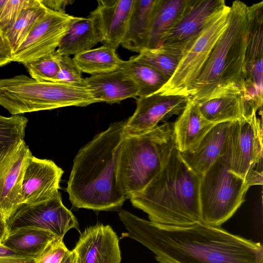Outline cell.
<instances>
[{
  "mask_svg": "<svg viewBox=\"0 0 263 263\" xmlns=\"http://www.w3.org/2000/svg\"><path fill=\"white\" fill-rule=\"evenodd\" d=\"M119 217L130 237L151 250L160 263H263L260 242L202 222L159 224L122 210Z\"/></svg>",
  "mask_w": 263,
  "mask_h": 263,
  "instance_id": "obj_1",
  "label": "cell"
},
{
  "mask_svg": "<svg viewBox=\"0 0 263 263\" xmlns=\"http://www.w3.org/2000/svg\"><path fill=\"white\" fill-rule=\"evenodd\" d=\"M126 122L112 123L75 156L66 187L74 207L110 211L120 208L127 199L117 180Z\"/></svg>",
  "mask_w": 263,
  "mask_h": 263,
  "instance_id": "obj_2",
  "label": "cell"
},
{
  "mask_svg": "<svg viewBox=\"0 0 263 263\" xmlns=\"http://www.w3.org/2000/svg\"><path fill=\"white\" fill-rule=\"evenodd\" d=\"M200 177L187 165L175 146L161 171L140 192L129 198L149 221L173 226L202 222Z\"/></svg>",
  "mask_w": 263,
  "mask_h": 263,
  "instance_id": "obj_3",
  "label": "cell"
},
{
  "mask_svg": "<svg viewBox=\"0 0 263 263\" xmlns=\"http://www.w3.org/2000/svg\"><path fill=\"white\" fill-rule=\"evenodd\" d=\"M228 25L200 75L189 88L191 99L200 101L231 90H244V62L248 31V6L235 1Z\"/></svg>",
  "mask_w": 263,
  "mask_h": 263,
  "instance_id": "obj_4",
  "label": "cell"
},
{
  "mask_svg": "<svg viewBox=\"0 0 263 263\" xmlns=\"http://www.w3.org/2000/svg\"><path fill=\"white\" fill-rule=\"evenodd\" d=\"M172 122L146 134L125 137L118 163V185L126 198L144 190L166 163L175 146Z\"/></svg>",
  "mask_w": 263,
  "mask_h": 263,
  "instance_id": "obj_5",
  "label": "cell"
},
{
  "mask_svg": "<svg viewBox=\"0 0 263 263\" xmlns=\"http://www.w3.org/2000/svg\"><path fill=\"white\" fill-rule=\"evenodd\" d=\"M95 103L87 87L38 81L25 74L0 79V105L12 115Z\"/></svg>",
  "mask_w": 263,
  "mask_h": 263,
  "instance_id": "obj_6",
  "label": "cell"
},
{
  "mask_svg": "<svg viewBox=\"0 0 263 263\" xmlns=\"http://www.w3.org/2000/svg\"><path fill=\"white\" fill-rule=\"evenodd\" d=\"M229 148L200 177L199 189L202 222L219 227L245 201L249 189L245 181L232 173Z\"/></svg>",
  "mask_w": 263,
  "mask_h": 263,
  "instance_id": "obj_7",
  "label": "cell"
},
{
  "mask_svg": "<svg viewBox=\"0 0 263 263\" xmlns=\"http://www.w3.org/2000/svg\"><path fill=\"white\" fill-rule=\"evenodd\" d=\"M230 7L220 9L203 29L183 48L179 64L172 78L158 92L187 95L200 75L217 40L229 21Z\"/></svg>",
  "mask_w": 263,
  "mask_h": 263,
  "instance_id": "obj_8",
  "label": "cell"
},
{
  "mask_svg": "<svg viewBox=\"0 0 263 263\" xmlns=\"http://www.w3.org/2000/svg\"><path fill=\"white\" fill-rule=\"evenodd\" d=\"M228 143L231 172L249 187L262 184V128L256 112L232 122Z\"/></svg>",
  "mask_w": 263,
  "mask_h": 263,
  "instance_id": "obj_9",
  "label": "cell"
},
{
  "mask_svg": "<svg viewBox=\"0 0 263 263\" xmlns=\"http://www.w3.org/2000/svg\"><path fill=\"white\" fill-rule=\"evenodd\" d=\"M7 224L9 233L18 229L31 227L50 231L63 239L70 229L78 230L79 228L77 218L63 203L60 192L43 201L23 204Z\"/></svg>",
  "mask_w": 263,
  "mask_h": 263,
  "instance_id": "obj_10",
  "label": "cell"
},
{
  "mask_svg": "<svg viewBox=\"0 0 263 263\" xmlns=\"http://www.w3.org/2000/svg\"><path fill=\"white\" fill-rule=\"evenodd\" d=\"M75 17L48 10L13 53V62L25 64L54 53Z\"/></svg>",
  "mask_w": 263,
  "mask_h": 263,
  "instance_id": "obj_11",
  "label": "cell"
},
{
  "mask_svg": "<svg viewBox=\"0 0 263 263\" xmlns=\"http://www.w3.org/2000/svg\"><path fill=\"white\" fill-rule=\"evenodd\" d=\"M190 98L184 95L154 93L138 97L133 115L126 119L125 137L148 133L173 115H180Z\"/></svg>",
  "mask_w": 263,
  "mask_h": 263,
  "instance_id": "obj_12",
  "label": "cell"
},
{
  "mask_svg": "<svg viewBox=\"0 0 263 263\" xmlns=\"http://www.w3.org/2000/svg\"><path fill=\"white\" fill-rule=\"evenodd\" d=\"M32 155L23 140L0 159V216L6 223L23 205V176Z\"/></svg>",
  "mask_w": 263,
  "mask_h": 263,
  "instance_id": "obj_13",
  "label": "cell"
},
{
  "mask_svg": "<svg viewBox=\"0 0 263 263\" xmlns=\"http://www.w3.org/2000/svg\"><path fill=\"white\" fill-rule=\"evenodd\" d=\"M63 170L52 160L32 155L23 179V204H32L51 198L60 192Z\"/></svg>",
  "mask_w": 263,
  "mask_h": 263,
  "instance_id": "obj_14",
  "label": "cell"
},
{
  "mask_svg": "<svg viewBox=\"0 0 263 263\" xmlns=\"http://www.w3.org/2000/svg\"><path fill=\"white\" fill-rule=\"evenodd\" d=\"M76 263H120L119 239L108 225L98 224L86 228L74 248Z\"/></svg>",
  "mask_w": 263,
  "mask_h": 263,
  "instance_id": "obj_15",
  "label": "cell"
},
{
  "mask_svg": "<svg viewBox=\"0 0 263 263\" xmlns=\"http://www.w3.org/2000/svg\"><path fill=\"white\" fill-rule=\"evenodd\" d=\"M226 5L223 0H188L180 18L163 38L160 45L183 48Z\"/></svg>",
  "mask_w": 263,
  "mask_h": 263,
  "instance_id": "obj_16",
  "label": "cell"
},
{
  "mask_svg": "<svg viewBox=\"0 0 263 263\" xmlns=\"http://www.w3.org/2000/svg\"><path fill=\"white\" fill-rule=\"evenodd\" d=\"M90 13L98 26L104 45L115 49L125 35L135 0H100Z\"/></svg>",
  "mask_w": 263,
  "mask_h": 263,
  "instance_id": "obj_17",
  "label": "cell"
},
{
  "mask_svg": "<svg viewBox=\"0 0 263 263\" xmlns=\"http://www.w3.org/2000/svg\"><path fill=\"white\" fill-rule=\"evenodd\" d=\"M248 31L244 62L245 82L262 93L263 2L248 6Z\"/></svg>",
  "mask_w": 263,
  "mask_h": 263,
  "instance_id": "obj_18",
  "label": "cell"
},
{
  "mask_svg": "<svg viewBox=\"0 0 263 263\" xmlns=\"http://www.w3.org/2000/svg\"><path fill=\"white\" fill-rule=\"evenodd\" d=\"M231 123L228 121L216 124L195 149L179 152L187 165L199 177L227 151Z\"/></svg>",
  "mask_w": 263,
  "mask_h": 263,
  "instance_id": "obj_19",
  "label": "cell"
},
{
  "mask_svg": "<svg viewBox=\"0 0 263 263\" xmlns=\"http://www.w3.org/2000/svg\"><path fill=\"white\" fill-rule=\"evenodd\" d=\"M199 111L214 123L232 122L250 115L254 110L244 90L226 91L208 99L196 101Z\"/></svg>",
  "mask_w": 263,
  "mask_h": 263,
  "instance_id": "obj_20",
  "label": "cell"
},
{
  "mask_svg": "<svg viewBox=\"0 0 263 263\" xmlns=\"http://www.w3.org/2000/svg\"><path fill=\"white\" fill-rule=\"evenodd\" d=\"M87 87L97 102L118 103L138 97V87L132 78L121 69L91 75L85 79Z\"/></svg>",
  "mask_w": 263,
  "mask_h": 263,
  "instance_id": "obj_21",
  "label": "cell"
},
{
  "mask_svg": "<svg viewBox=\"0 0 263 263\" xmlns=\"http://www.w3.org/2000/svg\"><path fill=\"white\" fill-rule=\"evenodd\" d=\"M216 124L206 120L199 111L196 101L190 99L173 124L176 148L180 153L193 150Z\"/></svg>",
  "mask_w": 263,
  "mask_h": 263,
  "instance_id": "obj_22",
  "label": "cell"
},
{
  "mask_svg": "<svg viewBox=\"0 0 263 263\" xmlns=\"http://www.w3.org/2000/svg\"><path fill=\"white\" fill-rule=\"evenodd\" d=\"M102 42L101 34L92 16L75 17L55 52L60 55H75Z\"/></svg>",
  "mask_w": 263,
  "mask_h": 263,
  "instance_id": "obj_23",
  "label": "cell"
},
{
  "mask_svg": "<svg viewBox=\"0 0 263 263\" xmlns=\"http://www.w3.org/2000/svg\"><path fill=\"white\" fill-rule=\"evenodd\" d=\"M188 0H156L145 42V48L160 45L164 36L182 15Z\"/></svg>",
  "mask_w": 263,
  "mask_h": 263,
  "instance_id": "obj_24",
  "label": "cell"
},
{
  "mask_svg": "<svg viewBox=\"0 0 263 263\" xmlns=\"http://www.w3.org/2000/svg\"><path fill=\"white\" fill-rule=\"evenodd\" d=\"M156 1L135 0L127 28L121 43L123 47L138 53L144 49Z\"/></svg>",
  "mask_w": 263,
  "mask_h": 263,
  "instance_id": "obj_25",
  "label": "cell"
},
{
  "mask_svg": "<svg viewBox=\"0 0 263 263\" xmlns=\"http://www.w3.org/2000/svg\"><path fill=\"white\" fill-rule=\"evenodd\" d=\"M119 69L134 81L138 89V97L158 93L168 81L156 69L135 60L133 57L128 60H122Z\"/></svg>",
  "mask_w": 263,
  "mask_h": 263,
  "instance_id": "obj_26",
  "label": "cell"
},
{
  "mask_svg": "<svg viewBox=\"0 0 263 263\" xmlns=\"http://www.w3.org/2000/svg\"><path fill=\"white\" fill-rule=\"evenodd\" d=\"M56 237L54 234L47 230L23 228L10 232L2 245L20 253L35 256Z\"/></svg>",
  "mask_w": 263,
  "mask_h": 263,
  "instance_id": "obj_27",
  "label": "cell"
},
{
  "mask_svg": "<svg viewBox=\"0 0 263 263\" xmlns=\"http://www.w3.org/2000/svg\"><path fill=\"white\" fill-rule=\"evenodd\" d=\"M116 49L103 45L74 55L73 59L81 72L91 75L119 69L122 60Z\"/></svg>",
  "mask_w": 263,
  "mask_h": 263,
  "instance_id": "obj_28",
  "label": "cell"
},
{
  "mask_svg": "<svg viewBox=\"0 0 263 263\" xmlns=\"http://www.w3.org/2000/svg\"><path fill=\"white\" fill-rule=\"evenodd\" d=\"M182 51L181 47L160 45L154 48L144 49L133 58L155 68L169 80L179 64Z\"/></svg>",
  "mask_w": 263,
  "mask_h": 263,
  "instance_id": "obj_29",
  "label": "cell"
},
{
  "mask_svg": "<svg viewBox=\"0 0 263 263\" xmlns=\"http://www.w3.org/2000/svg\"><path fill=\"white\" fill-rule=\"evenodd\" d=\"M47 10L39 0H33L30 5L23 10L14 25L5 35L13 53Z\"/></svg>",
  "mask_w": 263,
  "mask_h": 263,
  "instance_id": "obj_30",
  "label": "cell"
},
{
  "mask_svg": "<svg viewBox=\"0 0 263 263\" xmlns=\"http://www.w3.org/2000/svg\"><path fill=\"white\" fill-rule=\"evenodd\" d=\"M28 121L27 118L20 115L9 117L0 115V159L24 140Z\"/></svg>",
  "mask_w": 263,
  "mask_h": 263,
  "instance_id": "obj_31",
  "label": "cell"
},
{
  "mask_svg": "<svg viewBox=\"0 0 263 263\" xmlns=\"http://www.w3.org/2000/svg\"><path fill=\"white\" fill-rule=\"evenodd\" d=\"M55 52L24 64L32 78L41 81H54L60 70Z\"/></svg>",
  "mask_w": 263,
  "mask_h": 263,
  "instance_id": "obj_32",
  "label": "cell"
},
{
  "mask_svg": "<svg viewBox=\"0 0 263 263\" xmlns=\"http://www.w3.org/2000/svg\"><path fill=\"white\" fill-rule=\"evenodd\" d=\"M55 52L60 70L54 82L79 87H87L85 79L73 58Z\"/></svg>",
  "mask_w": 263,
  "mask_h": 263,
  "instance_id": "obj_33",
  "label": "cell"
},
{
  "mask_svg": "<svg viewBox=\"0 0 263 263\" xmlns=\"http://www.w3.org/2000/svg\"><path fill=\"white\" fill-rule=\"evenodd\" d=\"M33 0H0V32L4 36Z\"/></svg>",
  "mask_w": 263,
  "mask_h": 263,
  "instance_id": "obj_34",
  "label": "cell"
},
{
  "mask_svg": "<svg viewBox=\"0 0 263 263\" xmlns=\"http://www.w3.org/2000/svg\"><path fill=\"white\" fill-rule=\"evenodd\" d=\"M69 251L63 239L56 237L35 256L34 263H61Z\"/></svg>",
  "mask_w": 263,
  "mask_h": 263,
  "instance_id": "obj_35",
  "label": "cell"
},
{
  "mask_svg": "<svg viewBox=\"0 0 263 263\" xmlns=\"http://www.w3.org/2000/svg\"><path fill=\"white\" fill-rule=\"evenodd\" d=\"M35 257L0 245V263H34Z\"/></svg>",
  "mask_w": 263,
  "mask_h": 263,
  "instance_id": "obj_36",
  "label": "cell"
},
{
  "mask_svg": "<svg viewBox=\"0 0 263 263\" xmlns=\"http://www.w3.org/2000/svg\"><path fill=\"white\" fill-rule=\"evenodd\" d=\"M13 51L5 36L0 32V67L13 62Z\"/></svg>",
  "mask_w": 263,
  "mask_h": 263,
  "instance_id": "obj_37",
  "label": "cell"
},
{
  "mask_svg": "<svg viewBox=\"0 0 263 263\" xmlns=\"http://www.w3.org/2000/svg\"><path fill=\"white\" fill-rule=\"evenodd\" d=\"M39 1L48 10L57 12H65L66 7L73 2L70 0H39Z\"/></svg>",
  "mask_w": 263,
  "mask_h": 263,
  "instance_id": "obj_38",
  "label": "cell"
},
{
  "mask_svg": "<svg viewBox=\"0 0 263 263\" xmlns=\"http://www.w3.org/2000/svg\"><path fill=\"white\" fill-rule=\"evenodd\" d=\"M9 234L7 224L0 216V243L2 244Z\"/></svg>",
  "mask_w": 263,
  "mask_h": 263,
  "instance_id": "obj_39",
  "label": "cell"
},
{
  "mask_svg": "<svg viewBox=\"0 0 263 263\" xmlns=\"http://www.w3.org/2000/svg\"><path fill=\"white\" fill-rule=\"evenodd\" d=\"M61 263H76V255L74 252L69 251L64 256Z\"/></svg>",
  "mask_w": 263,
  "mask_h": 263,
  "instance_id": "obj_40",
  "label": "cell"
},
{
  "mask_svg": "<svg viewBox=\"0 0 263 263\" xmlns=\"http://www.w3.org/2000/svg\"><path fill=\"white\" fill-rule=\"evenodd\" d=\"M2 245V244H1V243H0V245Z\"/></svg>",
  "mask_w": 263,
  "mask_h": 263,
  "instance_id": "obj_41",
  "label": "cell"
}]
</instances>
